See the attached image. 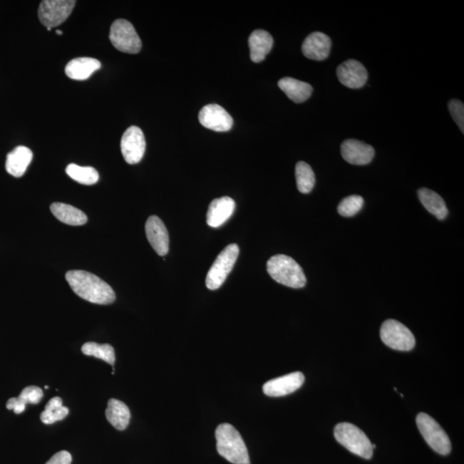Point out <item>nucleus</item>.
I'll return each instance as SVG.
<instances>
[{
    "label": "nucleus",
    "mask_w": 464,
    "mask_h": 464,
    "mask_svg": "<svg viewBox=\"0 0 464 464\" xmlns=\"http://www.w3.org/2000/svg\"><path fill=\"white\" fill-rule=\"evenodd\" d=\"M66 279L75 294L88 302L103 305L115 302L114 290L97 275L86 271L72 270L66 273Z\"/></svg>",
    "instance_id": "1"
},
{
    "label": "nucleus",
    "mask_w": 464,
    "mask_h": 464,
    "mask_svg": "<svg viewBox=\"0 0 464 464\" xmlns=\"http://www.w3.org/2000/svg\"><path fill=\"white\" fill-rule=\"evenodd\" d=\"M217 450L221 457L233 464H250L248 450L241 434L233 426L225 423L215 432Z\"/></svg>",
    "instance_id": "2"
},
{
    "label": "nucleus",
    "mask_w": 464,
    "mask_h": 464,
    "mask_svg": "<svg viewBox=\"0 0 464 464\" xmlns=\"http://www.w3.org/2000/svg\"><path fill=\"white\" fill-rule=\"evenodd\" d=\"M267 270L272 279L282 285L295 289L306 285L302 267L294 259L285 254L272 257L267 263Z\"/></svg>",
    "instance_id": "3"
},
{
    "label": "nucleus",
    "mask_w": 464,
    "mask_h": 464,
    "mask_svg": "<svg viewBox=\"0 0 464 464\" xmlns=\"http://www.w3.org/2000/svg\"><path fill=\"white\" fill-rule=\"evenodd\" d=\"M334 434L339 444L344 446L350 453L365 459L373 458V444L358 426L344 422L336 425Z\"/></svg>",
    "instance_id": "4"
},
{
    "label": "nucleus",
    "mask_w": 464,
    "mask_h": 464,
    "mask_svg": "<svg viewBox=\"0 0 464 464\" xmlns=\"http://www.w3.org/2000/svg\"><path fill=\"white\" fill-rule=\"evenodd\" d=\"M416 424L422 437L437 453L447 455L451 451V443L445 430L438 422L425 413L416 417Z\"/></svg>",
    "instance_id": "5"
},
{
    "label": "nucleus",
    "mask_w": 464,
    "mask_h": 464,
    "mask_svg": "<svg viewBox=\"0 0 464 464\" xmlns=\"http://www.w3.org/2000/svg\"><path fill=\"white\" fill-rule=\"evenodd\" d=\"M238 254H239V247L236 244H229L223 249L208 271L206 279L208 289L217 290L223 285L235 265Z\"/></svg>",
    "instance_id": "6"
},
{
    "label": "nucleus",
    "mask_w": 464,
    "mask_h": 464,
    "mask_svg": "<svg viewBox=\"0 0 464 464\" xmlns=\"http://www.w3.org/2000/svg\"><path fill=\"white\" fill-rule=\"evenodd\" d=\"M380 336L383 344L394 350L411 351L416 346V338L406 326L400 321L388 319L380 329Z\"/></svg>",
    "instance_id": "7"
},
{
    "label": "nucleus",
    "mask_w": 464,
    "mask_h": 464,
    "mask_svg": "<svg viewBox=\"0 0 464 464\" xmlns=\"http://www.w3.org/2000/svg\"><path fill=\"white\" fill-rule=\"evenodd\" d=\"M110 39L113 46L120 52L138 53L142 48L139 35L128 20L117 19L112 24Z\"/></svg>",
    "instance_id": "8"
},
{
    "label": "nucleus",
    "mask_w": 464,
    "mask_h": 464,
    "mask_svg": "<svg viewBox=\"0 0 464 464\" xmlns=\"http://www.w3.org/2000/svg\"><path fill=\"white\" fill-rule=\"evenodd\" d=\"M76 1L73 0H44L41 3L38 16L48 31L64 23L72 14Z\"/></svg>",
    "instance_id": "9"
},
{
    "label": "nucleus",
    "mask_w": 464,
    "mask_h": 464,
    "mask_svg": "<svg viewBox=\"0 0 464 464\" xmlns=\"http://www.w3.org/2000/svg\"><path fill=\"white\" fill-rule=\"evenodd\" d=\"M121 153L129 165L140 163L145 152V139L140 128L132 126L124 133L120 141Z\"/></svg>",
    "instance_id": "10"
},
{
    "label": "nucleus",
    "mask_w": 464,
    "mask_h": 464,
    "mask_svg": "<svg viewBox=\"0 0 464 464\" xmlns=\"http://www.w3.org/2000/svg\"><path fill=\"white\" fill-rule=\"evenodd\" d=\"M199 120L203 127L216 132H227L233 126L231 115L218 104H208L200 111Z\"/></svg>",
    "instance_id": "11"
},
{
    "label": "nucleus",
    "mask_w": 464,
    "mask_h": 464,
    "mask_svg": "<svg viewBox=\"0 0 464 464\" xmlns=\"http://www.w3.org/2000/svg\"><path fill=\"white\" fill-rule=\"evenodd\" d=\"M304 383V375L296 371L272 379L263 386L264 394L271 397L285 396L298 391Z\"/></svg>",
    "instance_id": "12"
},
{
    "label": "nucleus",
    "mask_w": 464,
    "mask_h": 464,
    "mask_svg": "<svg viewBox=\"0 0 464 464\" xmlns=\"http://www.w3.org/2000/svg\"><path fill=\"white\" fill-rule=\"evenodd\" d=\"M146 237L158 256L165 257L169 252L170 237L163 221L157 216H150L145 223Z\"/></svg>",
    "instance_id": "13"
},
{
    "label": "nucleus",
    "mask_w": 464,
    "mask_h": 464,
    "mask_svg": "<svg viewBox=\"0 0 464 464\" xmlns=\"http://www.w3.org/2000/svg\"><path fill=\"white\" fill-rule=\"evenodd\" d=\"M339 81L351 89H359L365 86L368 73L361 62L349 60L338 66L336 71Z\"/></svg>",
    "instance_id": "14"
},
{
    "label": "nucleus",
    "mask_w": 464,
    "mask_h": 464,
    "mask_svg": "<svg viewBox=\"0 0 464 464\" xmlns=\"http://www.w3.org/2000/svg\"><path fill=\"white\" fill-rule=\"evenodd\" d=\"M341 155L351 165H366L370 164L375 156L373 146L357 140H346L341 144Z\"/></svg>",
    "instance_id": "15"
},
{
    "label": "nucleus",
    "mask_w": 464,
    "mask_h": 464,
    "mask_svg": "<svg viewBox=\"0 0 464 464\" xmlns=\"http://www.w3.org/2000/svg\"><path fill=\"white\" fill-rule=\"evenodd\" d=\"M331 40L321 32H314L305 38L302 45V52L305 57L313 61H324L331 49Z\"/></svg>",
    "instance_id": "16"
},
{
    "label": "nucleus",
    "mask_w": 464,
    "mask_h": 464,
    "mask_svg": "<svg viewBox=\"0 0 464 464\" xmlns=\"http://www.w3.org/2000/svg\"><path fill=\"white\" fill-rule=\"evenodd\" d=\"M236 203L228 196L213 200L209 206L207 222L209 227L217 228L231 218L235 210Z\"/></svg>",
    "instance_id": "17"
},
{
    "label": "nucleus",
    "mask_w": 464,
    "mask_h": 464,
    "mask_svg": "<svg viewBox=\"0 0 464 464\" xmlns=\"http://www.w3.org/2000/svg\"><path fill=\"white\" fill-rule=\"evenodd\" d=\"M273 45L274 39L269 32L257 29L252 33L249 38L250 58L254 63H260L265 60Z\"/></svg>",
    "instance_id": "18"
},
{
    "label": "nucleus",
    "mask_w": 464,
    "mask_h": 464,
    "mask_svg": "<svg viewBox=\"0 0 464 464\" xmlns=\"http://www.w3.org/2000/svg\"><path fill=\"white\" fill-rule=\"evenodd\" d=\"M101 68V62L89 57L76 58L71 61L65 68L66 74L74 81H86L96 71Z\"/></svg>",
    "instance_id": "19"
},
{
    "label": "nucleus",
    "mask_w": 464,
    "mask_h": 464,
    "mask_svg": "<svg viewBox=\"0 0 464 464\" xmlns=\"http://www.w3.org/2000/svg\"><path fill=\"white\" fill-rule=\"evenodd\" d=\"M33 160V153L25 146H18L7 155L6 169L8 173L15 177H21Z\"/></svg>",
    "instance_id": "20"
},
{
    "label": "nucleus",
    "mask_w": 464,
    "mask_h": 464,
    "mask_svg": "<svg viewBox=\"0 0 464 464\" xmlns=\"http://www.w3.org/2000/svg\"><path fill=\"white\" fill-rule=\"evenodd\" d=\"M278 86L292 102L301 103L306 101L312 94L313 88L309 83L292 78H283Z\"/></svg>",
    "instance_id": "21"
},
{
    "label": "nucleus",
    "mask_w": 464,
    "mask_h": 464,
    "mask_svg": "<svg viewBox=\"0 0 464 464\" xmlns=\"http://www.w3.org/2000/svg\"><path fill=\"white\" fill-rule=\"evenodd\" d=\"M50 210L61 222L73 227H79L87 223L88 218L86 213L71 205L56 202L50 206Z\"/></svg>",
    "instance_id": "22"
},
{
    "label": "nucleus",
    "mask_w": 464,
    "mask_h": 464,
    "mask_svg": "<svg viewBox=\"0 0 464 464\" xmlns=\"http://www.w3.org/2000/svg\"><path fill=\"white\" fill-rule=\"evenodd\" d=\"M105 415L108 421L115 428L120 431L128 428L131 418L130 411L127 405L123 401L114 398L108 401Z\"/></svg>",
    "instance_id": "23"
},
{
    "label": "nucleus",
    "mask_w": 464,
    "mask_h": 464,
    "mask_svg": "<svg viewBox=\"0 0 464 464\" xmlns=\"http://www.w3.org/2000/svg\"><path fill=\"white\" fill-rule=\"evenodd\" d=\"M43 397V391L41 388L29 386L24 388L19 397H12L8 400L6 408L9 411H14L16 415H19L25 411L28 403H39Z\"/></svg>",
    "instance_id": "24"
},
{
    "label": "nucleus",
    "mask_w": 464,
    "mask_h": 464,
    "mask_svg": "<svg viewBox=\"0 0 464 464\" xmlns=\"http://www.w3.org/2000/svg\"><path fill=\"white\" fill-rule=\"evenodd\" d=\"M418 196L426 210L435 216L438 220H445L448 215V209H447L444 200L436 192L424 187V189L418 190Z\"/></svg>",
    "instance_id": "25"
},
{
    "label": "nucleus",
    "mask_w": 464,
    "mask_h": 464,
    "mask_svg": "<svg viewBox=\"0 0 464 464\" xmlns=\"http://www.w3.org/2000/svg\"><path fill=\"white\" fill-rule=\"evenodd\" d=\"M68 413L69 409L63 406L61 397L56 396L46 405L45 411L41 413V421L46 425L53 424L64 420Z\"/></svg>",
    "instance_id": "26"
},
{
    "label": "nucleus",
    "mask_w": 464,
    "mask_h": 464,
    "mask_svg": "<svg viewBox=\"0 0 464 464\" xmlns=\"http://www.w3.org/2000/svg\"><path fill=\"white\" fill-rule=\"evenodd\" d=\"M297 186L300 193L309 194L315 186L316 177L312 168L306 163L300 161L295 169Z\"/></svg>",
    "instance_id": "27"
},
{
    "label": "nucleus",
    "mask_w": 464,
    "mask_h": 464,
    "mask_svg": "<svg viewBox=\"0 0 464 464\" xmlns=\"http://www.w3.org/2000/svg\"><path fill=\"white\" fill-rule=\"evenodd\" d=\"M66 171L71 178L83 185H93L99 180V174L93 167L71 164L66 167Z\"/></svg>",
    "instance_id": "28"
},
{
    "label": "nucleus",
    "mask_w": 464,
    "mask_h": 464,
    "mask_svg": "<svg viewBox=\"0 0 464 464\" xmlns=\"http://www.w3.org/2000/svg\"><path fill=\"white\" fill-rule=\"evenodd\" d=\"M82 352L87 356L103 359V361L114 366L115 362V349L110 344H98L96 342H86L82 346Z\"/></svg>",
    "instance_id": "29"
},
{
    "label": "nucleus",
    "mask_w": 464,
    "mask_h": 464,
    "mask_svg": "<svg viewBox=\"0 0 464 464\" xmlns=\"http://www.w3.org/2000/svg\"><path fill=\"white\" fill-rule=\"evenodd\" d=\"M364 202H365L361 195H350L341 200L337 211L341 216L353 217L361 210Z\"/></svg>",
    "instance_id": "30"
},
{
    "label": "nucleus",
    "mask_w": 464,
    "mask_h": 464,
    "mask_svg": "<svg viewBox=\"0 0 464 464\" xmlns=\"http://www.w3.org/2000/svg\"><path fill=\"white\" fill-rule=\"evenodd\" d=\"M449 110L455 123L462 133L464 132V105L459 100L453 99L449 103Z\"/></svg>",
    "instance_id": "31"
},
{
    "label": "nucleus",
    "mask_w": 464,
    "mask_h": 464,
    "mask_svg": "<svg viewBox=\"0 0 464 464\" xmlns=\"http://www.w3.org/2000/svg\"><path fill=\"white\" fill-rule=\"evenodd\" d=\"M72 463V455L68 451L62 450L53 455L49 461L46 464H71Z\"/></svg>",
    "instance_id": "32"
},
{
    "label": "nucleus",
    "mask_w": 464,
    "mask_h": 464,
    "mask_svg": "<svg viewBox=\"0 0 464 464\" xmlns=\"http://www.w3.org/2000/svg\"><path fill=\"white\" fill-rule=\"evenodd\" d=\"M56 34H57V35L62 36V34H63V33H62L61 31H56Z\"/></svg>",
    "instance_id": "33"
}]
</instances>
